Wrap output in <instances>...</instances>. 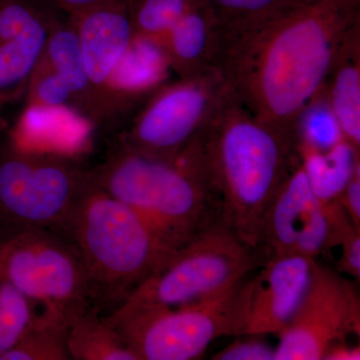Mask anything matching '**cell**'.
Masks as SVG:
<instances>
[{
    "instance_id": "cell-1",
    "label": "cell",
    "mask_w": 360,
    "mask_h": 360,
    "mask_svg": "<svg viewBox=\"0 0 360 360\" xmlns=\"http://www.w3.org/2000/svg\"><path fill=\"white\" fill-rule=\"evenodd\" d=\"M359 23L360 6L349 0H288L233 42L219 68L253 115L297 141L298 118L323 89L343 39Z\"/></svg>"
},
{
    "instance_id": "cell-2",
    "label": "cell",
    "mask_w": 360,
    "mask_h": 360,
    "mask_svg": "<svg viewBox=\"0 0 360 360\" xmlns=\"http://www.w3.org/2000/svg\"><path fill=\"white\" fill-rule=\"evenodd\" d=\"M201 160L219 194L221 222L260 248L265 214L302 162L298 142L258 120L231 87L200 135Z\"/></svg>"
},
{
    "instance_id": "cell-3",
    "label": "cell",
    "mask_w": 360,
    "mask_h": 360,
    "mask_svg": "<svg viewBox=\"0 0 360 360\" xmlns=\"http://www.w3.org/2000/svg\"><path fill=\"white\" fill-rule=\"evenodd\" d=\"M198 139L172 160L141 155L116 139L94 168L97 184L175 250L221 222L219 196L203 167Z\"/></svg>"
},
{
    "instance_id": "cell-4",
    "label": "cell",
    "mask_w": 360,
    "mask_h": 360,
    "mask_svg": "<svg viewBox=\"0 0 360 360\" xmlns=\"http://www.w3.org/2000/svg\"><path fill=\"white\" fill-rule=\"evenodd\" d=\"M63 233L84 264L92 304L108 314L175 251L134 210L105 193L96 177Z\"/></svg>"
},
{
    "instance_id": "cell-5",
    "label": "cell",
    "mask_w": 360,
    "mask_h": 360,
    "mask_svg": "<svg viewBox=\"0 0 360 360\" xmlns=\"http://www.w3.org/2000/svg\"><path fill=\"white\" fill-rule=\"evenodd\" d=\"M245 279L219 295L179 307L122 303L104 319L139 360L198 359L217 338L240 335Z\"/></svg>"
},
{
    "instance_id": "cell-6",
    "label": "cell",
    "mask_w": 360,
    "mask_h": 360,
    "mask_svg": "<svg viewBox=\"0 0 360 360\" xmlns=\"http://www.w3.org/2000/svg\"><path fill=\"white\" fill-rule=\"evenodd\" d=\"M94 181V168L8 139L0 148V231L44 227L63 232Z\"/></svg>"
},
{
    "instance_id": "cell-7",
    "label": "cell",
    "mask_w": 360,
    "mask_h": 360,
    "mask_svg": "<svg viewBox=\"0 0 360 360\" xmlns=\"http://www.w3.org/2000/svg\"><path fill=\"white\" fill-rule=\"evenodd\" d=\"M269 259L222 222L179 248L123 303L179 307L219 295Z\"/></svg>"
},
{
    "instance_id": "cell-8",
    "label": "cell",
    "mask_w": 360,
    "mask_h": 360,
    "mask_svg": "<svg viewBox=\"0 0 360 360\" xmlns=\"http://www.w3.org/2000/svg\"><path fill=\"white\" fill-rule=\"evenodd\" d=\"M0 279L68 323L94 305L77 248L63 232L53 229L0 231Z\"/></svg>"
},
{
    "instance_id": "cell-9",
    "label": "cell",
    "mask_w": 360,
    "mask_h": 360,
    "mask_svg": "<svg viewBox=\"0 0 360 360\" xmlns=\"http://www.w3.org/2000/svg\"><path fill=\"white\" fill-rule=\"evenodd\" d=\"M229 89L219 68L163 84L142 103L117 139L141 155L172 160L200 136Z\"/></svg>"
},
{
    "instance_id": "cell-10",
    "label": "cell",
    "mask_w": 360,
    "mask_h": 360,
    "mask_svg": "<svg viewBox=\"0 0 360 360\" xmlns=\"http://www.w3.org/2000/svg\"><path fill=\"white\" fill-rule=\"evenodd\" d=\"M354 226L338 200L322 202L315 195L302 161L265 214L259 245L269 258L316 259L340 245Z\"/></svg>"
},
{
    "instance_id": "cell-11",
    "label": "cell",
    "mask_w": 360,
    "mask_h": 360,
    "mask_svg": "<svg viewBox=\"0 0 360 360\" xmlns=\"http://www.w3.org/2000/svg\"><path fill=\"white\" fill-rule=\"evenodd\" d=\"M355 283L315 260L309 288L290 323L278 333L274 360H321L360 333Z\"/></svg>"
},
{
    "instance_id": "cell-12",
    "label": "cell",
    "mask_w": 360,
    "mask_h": 360,
    "mask_svg": "<svg viewBox=\"0 0 360 360\" xmlns=\"http://www.w3.org/2000/svg\"><path fill=\"white\" fill-rule=\"evenodd\" d=\"M68 15L77 32L85 75L96 103V127H112L127 110L113 94L111 82L134 39L129 0L104 2Z\"/></svg>"
},
{
    "instance_id": "cell-13",
    "label": "cell",
    "mask_w": 360,
    "mask_h": 360,
    "mask_svg": "<svg viewBox=\"0 0 360 360\" xmlns=\"http://www.w3.org/2000/svg\"><path fill=\"white\" fill-rule=\"evenodd\" d=\"M315 260L300 255L269 258L257 276L246 277L240 335H278L288 326L309 288Z\"/></svg>"
},
{
    "instance_id": "cell-14",
    "label": "cell",
    "mask_w": 360,
    "mask_h": 360,
    "mask_svg": "<svg viewBox=\"0 0 360 360\" xmlns=\"http://www.w3.org/2000/svg\"><path fill=\"white\" fill-rule=\"evenodd\" d=\"M156 44L165 54L168 68L179 78L219 68L224 54L217 22L200 1Z\"/></svg>"
},
{
    "instance_id": "cell-15",
    "label": "cell",
    "mask_w": 360,
    "mask_h": 360,
    "mask_svg": "<svg viewBox=\"0 0 360 360\" xmlns=\"http://www.w3.org/2000/svg\"><path fill=\"white\" fill-rule=\"evenodd\" d=\"M54 14L26 30L0 25V134L6 129V110L25 96L52 27Z\"/></svg>"
},
{
    "instance_id": "cell-16",
    "label": "cell",
    "mask_w": 360,
    "mask_h": 360,
    "mask_svg": "<svg viewBox=\"0 0 360 360\" xmlns=\"http://www.w3.org/2000/svg\"><path fill=\"white\" fill-rule=\"evenodd\" d=\"M345 141L360 148V23L343 39L326 85Z\"/></svg>"
},
{
    "instance_id": "cell-17",
    "label": "cell",
    "mask_w": 360,
    "mask_h": 360,
    "mask_svg": "<svg viewBox=\"0 0 360 360\" xmlns=\"http://www.w3.org/2000/svg\"><path fill=\"white\" fill-rule=\"evenodd\" d=\"M40 60L60 75L70 86L72 94L71 110L96 125V103L85 75L77 32L68 15L52 27Z\"/></svg>"
},
{
    "instance_id": "cell-18",
    "label": "cell",
    "mask_w": 360,
    "mask_h": 360,
    "mask_svg": "<svg viewBox=\"0 0 360 360\" xmlns=\"http://www.w3.org/2000/svg\"><path fill=\"white\" fill-rule=\"evenodd\" d=\"M68 347L71 360H139L94 305L71 319Z\"/></svg>"
},
{
    "instance_id": "cell-19",
    "label": "cell",
    "mask_w": 360,
    "mask_h": 360,
    "mask_svg": "<svg viewBox=\"0 0 360 360\" xmlns=\"http://www.w3.org/2000/svg\"><path fill=\"white\" fill-rule=\"evenodd\" d=\"M298 153L315 195L322 202L338 200L360 165L359 149L347 141L328 151L298 148Z\"/></svg>"
},
{
    "instance_id": "cell-20",
    "label": "cell",
    "mask_w": 360,
    "mask_h": 360,
    "mask_svg": "<svg viewBox=\"0 0 360 360\" xmlns=\"http://www.w3.org/2000/svg\"><path fill=\"white\" fill-rule=\"evenodd\" d=\"M68 326V321L51 312L34 314L20 340L0 360H71Z\"/></svg>"
},
{
    "instance_id": "cell-21",
    "label": "cell",
    "mask_w": 360,
    "mask_h": 360,
    "mask_svg": "<svg viewBox=\"0 0 360 360\" xmlns=\"http://www.w3.org/2000/svg\"><path fill=\"white\" fill-rule=\"evenodd\" d=\"M212 14L226 49L264 22L288 0H200ZM222 54V58H224ZM222 59V58H221ZM221 63V61H220Z\"/></svg>"
},
{
    "instance_id": "cell-22",
    "label": "cell",
    "mask_w": 360,
    "mask_h": 360,
    "mask_svg": "<svg viewBox=\"0 0 360 360\" xmlns=\"http://www.w3.org/2000/svg\"><path fill=\"white\" fill-rule=\"evenodd\" d=\"M200 0H129L134 39L158 41Z\"/></svg>"
},
{
    "instance_id": "cell-23",
    "label": "cell",
    "mask_w": 360,
    "mask_h": 360,
    "mask_svg": "<svg viewBox=\"0 0 360 360\" xmlns=\"http://www.w3.org/2000/svg\"><path fill=\"white\" fill-rule=\"evenodd\" d=\"M296 136L298 148L317 151H328L345 141L324 87L298 118Z\"/></svg>"
},
{
    "instance_id": "cell-24",
    "label": "cell",
    "mask_w": 360,
    "mask_h": 360,
    "mask_svg": "<svg viewBox=\"0 0 360 360\" xmlns=\"http://www.w3.org/2000/svg\"><path fill=\"white\" fill-rule=\"evenodd\" d=\"M34 314L33 303L0 279V359L18 342Z\"/></svg>"
},
{
    "instance_id": "cell-25",
    "label": "cell",
    "mask_w": 360,
    "mask_h": 360,
    "mask_svg": "<svg viewBox=\"0 0 360 360\" xmlns=\"http://www.w3.org/2000/svg\"><path fill=\"white\" fill-rule=\"evenodd\" d=\"M26 108L34 110L72 108V94L65 80L39 60L25 92Z\"/></svg>"
},
{
    "instance_id": "cell-26",
    "label": "cell",
    "mask_w": 360,
    "mask_h": 360,
    "mask_svg": "<svg viewBox=\"0 0 360 360\" xmlns=\"http://www.w3.org/2000/svg\"><path fill=\"white\" fill-rule=\"evenodd\" d=\"M213 356L214 360H274L276 348L260 340V335H240Z\"/></svg>"
},
{
    "instance_id": "cell-27",
    "label": "cell",
    "mask_w": 360,
    "mask_h": 360,
    "mask_svg": "<svg viewBox=\"0 0 360 360\" xmlns=\"http://www.w3.org/2000/svg\"><path fill=\"white\" fill-rule=\"evenodd\" d=\"M341 255L338 267L342 274L352 276L355 281L360 278V229L352 227L341 240Z\"/></svg>"
},
{
    "instance_id": "cell-28",
    "label": "cell",
    "mask_w": 360,
    "mask_h": 360,
    "mask_svg": "<svg viewBox=\"0 0 360 360\" xmlns=\"http://www.w3.org/2000/svg\"><path fill=\"white\" fill-rule=\"evenodd\" d=\"M355 226L360 229V165L355 168L352 179L338 200Z\"/></svg>"
},
{
    "instance_id": "cell-29",
    "label": "cell",
    "mask_w": 360,
    "mask_h": 360,
    "mask_svg": "<svg viewBox=\"0 0 360 360\" xmlns=\"http://www.w3.org/2000/svg\"><path fill=\"white\" fill-rule=\"evenodd\" d=\"M359 345H352L345 342L338 343L326 352L323 360H359Z\"/></svg>"
},
{
    "instance_id": "cell-30",
    "label": "cell",
    "mask_w": 360,
    "mask_h": 360,
    "mask_svg": "<svg viewBox=\"0 0 360 360\" xmlns=\"http://www.w3.org/2000/svg\"><path fill=\"white\" fill-rule=\"evenodd\" d=\"M49 1L65 13H72L97 4H104V2L113 1V0H49Z\"/></svg>"
},
{
    "instance_id": "cell-31",
    "label": "cell",
    "mask_w": 360,
    "mask_h": 360,
    "mask_svg": "<svg viewBox=\"0 0 360 360\" xmlns=\"http://www.w3.org/2000/svg\"><path fill=\"white\" fill-rule=\"evenodd\" d=\"M352 4H357V6H360V0H349Z\"/></svg>"
}]
</instances>
